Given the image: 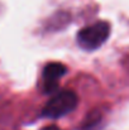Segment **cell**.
I'll return each instance as SVG.
<instances>
[{"label":"cell","instance_id":"6da1fadb","mask_svg":"<svg viewBox=\"0 0 129 130\" xmlns=\"http://www.w3.org/2000/svg\"><path fill=\"white\" fill-rule=\"evenodd\" d=\"M77 106V96L71 90L56 92L42 110V116L48 119H58L72 112Z\"/></svg>","mask_w":129,"mask_h":130},{"label":"cell","instance_id":"7a4b0ae2","mask_svg":"<svg viewBox=\"0 0 129 130\" xmlns=\"http://www.w3.org/2000/svg\"><path fill=\"white\" fill-rule=\"evenodd\" d=\"M110 36V25L106 22H96L82 28L77 34V43L86 51H94L101 47Z\"/></svg>","mask_w":129,"mask_h":130},{"label":"cell","instance_id":"3957f363","mask_svg":"<svg viewBox=\"0 0 129 130\" xmlns=\"http://www.w3.org/2000/svg\"><path fill=\"white\" fill-rule=\"evenodd\" d=\"M67 68L65 64L60 62H52L48 63L43 68V88L47 93H53L58 88L60 78L66 73Z\"/></svg>","mask_w":129,"mask_h":130},{"label":"cell","instance_id":"277c9868","mask_svg":"<svg viewBox=\"0 0 129 130\" xmlns=\"http://www.w3.org/2000/svg\"><path fill=\"white\" fill-rule=\"evenodd\" d=\"M42 130H60L57 126H54V125H49V126H46V128H43Z\"/></svg>","mask_w":129,"mask_h":130}]
</instances>
